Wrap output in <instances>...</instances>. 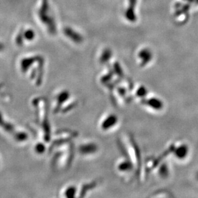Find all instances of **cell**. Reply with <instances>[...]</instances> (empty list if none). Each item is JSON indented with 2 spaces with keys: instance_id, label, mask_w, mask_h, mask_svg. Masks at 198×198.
Here are the masks:
<instances>
[{
  "instance_id": "1",
  "label": "cell",
  "mask_w": 198,
  "mask_h": 198,
  "mask_svg": "<svg viewBox=\"0 0 198 198\" xmlns=\"http://www.w3.org/2000/svg\"><path fill=\"white\" fill-rule=\"evenodd\" d=\"M33 105L36 107L38 112V117L44 132V140L48 142L51 137V129L48 118V104L46 100L44 98H38L33 101Z\"/></svg>"
},
{
  "instance_id": "2",
  "label": "cell",
  "mask_w": 198,
  "mask_h": 198,
  "mask_svg": "<svg viewBox=\"0 0 198 198\" xmlns=\"http://www.w3.org/2000/svg\"><path fill=\"white\" fill-rule=\"evenodd\" d=\"M39 19L44 24L51 35L57 33V24L53 17L51 16L48 0H42L41 5L38 10Z\"/></svg>"
},
{
  "instance_id": "3",
  "label": "cell",
  "mask_w": 198,
  "mask_h": 198,
  "mask_svg": "<svg viewBox=\"0 0 198 198\" xmlns=\"http://www.w3.org/2000/svg\"><path fill=\"white\" fill-rule=\"evenodd\" d=\"M0 127H1L4 130L11 134L17 141L21 142L27 140L28 138V135L25 133L16 130L15 128L12 124L7 123L5 120H3L1 113H0Z\"/></svg>"
},
{
  "instance_id": "4",
  "label": "cell",
  "mask_w": 198,
  "mask_h": 198,
  "mask_svg": "<svg viewBox=\"0 0 198 198\" xmlns=\"http://www.w3.org/2000/svg\"><path fill=\"white\" fill-rule=\"evenodd\" d=\"M64 33L69 38L76 43H81L83 41V38L80 33L75 31L74 30L70 27H66L64 29Z\"/></svg>"
},
{
  "instance_id": "5",
  "label": "cell",
  "mask_w": 198,
  "mask_h": 198,
  "mask_svg": "<svg viewBox=\"0 0 198 198\" xmlns=\"http://www.w3.org/2000/svg\"><path fill=\"white\" fill-rule=\"evenodd\" d=\"M137 1V0H129V6L125 12L126 18L131 22H134L136 20V16L135 14L134 10Z\"/></svg>"
},
{
  "instance_id": "6",
  "label": "cell",
  "mask_w": 198,
  "mask_h": 198,
  "mask_svg": "<svg viewBox=\"0 0 198 198\" xmlns=\"http://www.w3.org/2000/svg\"><path fill=\"white\" fill-rule=\"evenodd\" d=\"M69 97V94L67 91H63L58 94L57 97V105H56V107L54 110L55 113H58V112H60L62 105L67 100Z\"/></svg>"
},
{
  "instance_id": "7",
  "label": "cell",
  "mask_w": 198,
  "mask_h": 198,
  "mask_svg": "<svg viewBox=\"0 0 198 198\" xmlns=\"http://www.w3.org/2000/svg\"><path fill=\"white\" fill-rule=\"evenodd\" d=\"M139 57L143 61V64H145L146 63H148L151 58L152 57V55L151 51L147 49H144L142 50L139 53Z\"/></svg>"
},
{
  "instance_id": "8",
  "label": "cell",
  "mask_w": 198,
  "mask_h": 198,
  "mask_svg": "<svg viewBox=\"0 0 198 198\" xmlns=\"http://www.w3.org/2000/svg\"><path fill=\"white\" fill-rule=\"evenodd\" d=\"M96 149V146L92 144H85L82 146H80V151L83 154H89L94 152Z\"/></svg>"
},
{
  "instance_id": "9",
  "label": "cell",
  "mask_w": 198,
  "mask_h": 198,
  "mask_svg": "<svg viewBox=\"0 0 198 198\" xmlns=\"http://www.w3.org/2000/svg\"><path fill=\"white\" fill-rule=\"evenodd\" d=\"M117 118L115 117L114 115H110L109 118H107L105 120L102 124V127L104 129H109L111 127V126H113L114 124L116 123Z\"/></svg>"
},
{
  "instance_id": "10",
  "label": "cell",
  "mask_w": 198,
  "mask_h": 198,
  "mask_svg": "<svg viewBox=\"0 0 198 198\" xmlns=\"http://www.w3.org/2000/svg\"><path fill=\"white\" fill-rule=\"evenodd\" d=\"M111 54H112L111 51L109 49H106L102 53V55L100 58L101 62L104 63L108 61L109 58L111 57Z\"/></svg>"
},
{
  "instance_id": "11",
  "label": "cell",
  "mask_w": 198,
  "mask_h": 198,
  "mask_svg": "<svg viewBox=\"0 0 198 198\" xmlns=\"http://www.w3.org/2000/svg\"><path fill=\"white\" fill-rule=\"evenodd\" d=\"M187 153V148L186 146H181V148L178 149L177 152H176V156L178 158H184Z\"/></svg>"
},
{
  "instance_id": "12",
  "label": "cell",
  "mask_w": 198,
  "mask_h": 198,
  "mask_svg": "<svg viewBox=\"0 0 198 198\" xmlns=\"http://www.w3.org/2000/svg\"><path fill=\"white\" fill-rule=\"evenodd\" d=\"M24 38L28 41H32L35 37V34L32 30H28L23 33Z\"/></svg>"
},
{
  "instance_id": "13",
  "label": "cell",
  "mask_w": 198,
  "mask_h": 198,
  "mask_svg": "<svg viewBox=\"0 0 198 198\" xmlns=\"http://www.w3.org/2000/svg\"><path fill=\"white\" fill-rule=\"evenodd\" d=\"M149 103L150 105L154 109H160L161 106V102L159 101L158 100H157V99H151L149 101Z\"/></svg>"
},
{
  "instance_id": "14",
  "label": "cell",
  "mask_w": 198,
  "mask_h": 198,
  "mask_svg": "<svg viewBox=\"0 0 198 198\" xmlns=\"http://www.w3.org/2000/svg\"><path fill=\"white\" fill-rule=\"evenodd\" d=\"M76 192V188L74 187H71L67 188L66 192H65V196L67 197H74L75 195Z\"/></svg>"
},
{
  "instance_id": "15",
  "label": "cell",
  "mask_w": 198,
  "mask_h": 198,
  "mask_svg": "<svg viewBox=\"0 0 198 198\" xmlns=\"http://www.w3.org/2000/svg\"><path fill=\"white\" fill-rule=\"evenodd\" d=\"M23 38H24V35H23V33L21 32L18 34V35L16 37V44H18L19 46H21L23 45Z\"/></svg>"
},
{
  "instance_id": "16",
  "label": "cell",
  "mask_w": 198,
  "mask_h": 198,
  "mask_svg": "<svg viewBox=\"0 0 198 198\" xmlns=\"http://www.w3.org/2000/svg\"><path fill=\"white\" fill-rule=\"evenodd\" d=\"M35 150H36V151L38 153H42L44 151V150H45L44 146L42 144H41V143L38 144L36 146V147H35Z\"/></svg>"
},
{
  "instance_id": "17",
  "label": "cell",
  "mask_w": 198,
  "mask_h": 198,
  "mask_svg": "<svg viewBox=\"0 0 198 198\" xmlns=\"http://www.w3.org/2000/svg\"><path fill=\"white\" fill-rule=\"evenodd\" d=\"M4 48H5V46H3V44H1V43H0V51H1L3 50Z\"/></svg>"
}]
</instances>
